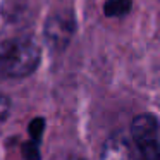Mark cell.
Returning a JSON list of instances; mask_svg holds the SVG:
<instances>
[{
  "label": "cell",
  "instance_id": "cell-2",
  "mask_svg": "<svg viewBox=\"0 0 160 160\" xmlns=\"http://www.w3.org/2000/svg\"><path fill=\"white\" fill-rule=\"evenodd\" d=\"M100 160H160V139L117 132L105 141Z\"/></svg>",
  "mask_w": 160,
  "mask_h": 160
},
{
  "label": "cell",
  "instance_id": "cell-7",
  "mask_svg": "<svg viewBox=\"0 0 160 160\" xmlns=\"http://www.w3.org/2000/svg\"><path fill=\"white\" fill-rule=\"evenodd\" d=\"M9 110H11V102H9V98L4 97V95H0V122L4 121V119H7Z\"/></svg>",
  "mask_w": 160,
  "mask_h": 160
},
{
  "label": "cell",
  "instance_id": "cell-3",
  "mask_svg": "<svg viewBox=\"0 0 160 160\" xmlns=\"http://www.w3.org/2000/svg\"><path fill=\"white\" fill-rule=\"evenodd\" d=\"M74 31V22L69 16H53L48 19L45 26V36L48 43L55 48H62L69 42L71 35Z\"/></svg>",
  "mask_w": 160,
  "mask_h": 160
},
{
  "label": "cell",
  "instance_id": "cell-6",
  "mask_svg": "<svg viewBox=\"0 0 160 160\" xmlns=\"http://www.w3.org/2000/svg\"><path fill=\"white\" fill-rule=\"evenodd\" d=\"M42 131H43V121H42V119L33 121L31 126H29V134H31V139H36V141H38L40 136H42Z\"/></svg>",
  "mask_w": 160,
  "mask_h": 160
},
{
  "label": "cell",
  "instance_id": "cell-4",
  "mask_svg": "<svg viewBox=\"0 0 160 160\" xmlns=\"http://www.w3.org/2000/svg\"><path fill=\"white\" fill-rule=\"evenodd\" d=\"M131 9V0H108L105 4V14L107 16H124Z\"/></svg>",
  "mask_w": 160,
  "mask_h": 160
},
{
  "label": "cell",
  "instance_id": "cell-1",
  "mask_svg": "<svg viewBox=\"0 0 160 160\" xmlns=\"http://www.w3.org/2000/svg\"><path fill=\"white\" fill-rule=\"evenodd\" d=\"M40 57V47L33 38L19 36L7 40L0 47V72L16 79L24 78L38 67Z\"/></svg>",
  "mask_w": 160,
  "mask_h": 160
},
{
  "label": "cell",
  "instance_id": "cell-5",
  "mask_svg": "<svg viewBox=\"0 0 160 160\" xmlns=\"http://www.w3.org/2000/svg\"><path fill=\"white\" fill-rule=\"evenodd\" d=\"M24 150V157L28 160H40V153H38V141L36 139H31L29 143H26L22 146Z\"/></svg>",
  "mask_w": 160,
  "mask_h": 160
}]
</instances>
